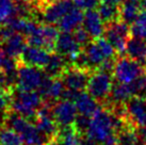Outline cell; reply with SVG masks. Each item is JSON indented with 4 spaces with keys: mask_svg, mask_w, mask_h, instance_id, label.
I'll list each match as a JSON object with an SVG mask.
<instances>
[{
    "mask_svg": "<svg viewBox=\"0 0 146 145\" xmlns=\"http://www.w3.org/2000/svg\"><path fill=\"white\" fill-rule=\"evenodd\" d=\"M74 8V2L72 0H60L57 2L45 4L38 9L42 23L50 25L58 24L61 18L67 12Z\"/></svg>",
    "mask_w": 146,
    "mask_h": 145,
    "instance_id": "10",
    "label": "cell"
},
{
    "mask_svg": "<svg viewBox=\"0 0 146 145\" xmlns=\"http://www.w3.org/2000/svg\"><path fill=\"white\" fill-rule=\"evenodd\" d=\"M130 25L117 19L115 21L106 24L105 37L114 47L118 56H123L126 51L127 42L130 39Z\"/></svg>",
    "mask_w": 146,
    "mask_h": 145,
    "instance_id": "7",
    "label": "cell"
},
{
    "mask_svg": "<svg viewBox=\"0 0 146 145\" xmlns=\"http://www.w3.org/2000/svg\"><path fill=\"white\" fill-rule=\"evenodd\" d=\"M141 10H142L141 3H139L137 1H132V0L124 1L119 5V19L127 23L128 25H131L137 19Z\"/></svg>",
    "mask_w": 146,
    "mask_h": 145,
    "instance_id": "22",
    "label": "cell"
},
{
    "mask_svg": "<svg viewBox=\"0 0 146 145\" xmlns=\"http://www.w3.org/2000/svg\"><path fill=\"white\" fill-rule=\"evenodd\" d=\"M82 134L74 125L60 127L57 137L51 140L53 145H79Z\"/></svg>",
    "mask_w": 146,
    "mask_h": 145,
    "instance_id": "18",
    "label": "cell"
},
{
    "mask_svg": "<svg viewBox=\"0 0 146 145\" xmlns=\"http://www.w3.org/2000/svg\"><path fill=\"white\" fill-rule=\"evenodd\" d=\"M100 2L112 4V5H121L124 2V0H100Z\"/></svg>",
    "mask_w": 146,
    "mask_h": 145,
    "instance_id": "34",
    "label": "cell"
},
{
    "mask_svg": "<svg viewBox=\"0 0 146 145\" xmlns=\"http://www.w3.org/2000/svg\"><path fill=\"white\" fill-rule=\"evenodd\" d=\"M82 49L83 47L76 41L73 33L65 31L59 34L54 45V53L65 57L69 63H74V61L81 53Z\"/></svg>",
    "mask_w": 146,
    "mask_h": 145,
    "instance_id": "11",
    "label": "cell"
},
{
    "mask_svg": "<svg viewBox=\"0 0 146 145\" xmlns=\"http://www.w3.org/2000/svg\"><path fill=\"white\" fill-rule=\"evenodd\" d=\"M10 109H0V127L5 125Z\"/></svg>",
    "mask_w": 146,
    "mask_h": 145,
    "instance_id": "32",
    "label": "cell"
},
{
    "mask_svg": "<svg viewBox=\"0 0 146 145\" xmlns=\"http://www.w3.org/2000/svg\"><path fill=\"white\" fill-rule=\"evenodd\" d=\"M13 90L0 86V109H10Z\"/></svg>",
    "mask_w": 146,
    "mask_h": 145,
    "instance_id": "31",
    "label": "cell"
},
{
    "mask_svg": "<svg viewBox=\"0 0 146 145\" xmlns=\"http://www.w3.org/2000/svg\"><path fill=\"white\" fill-rule=\"evenodd\" d=\"M46 77L44 69L23 63L18 61L17 66V90L21 91H35L38 90Z\"/></svg>",
    "mask_w": 146,
    "mask_h": 145,
    "instance_id": "5",
    "label": "cell"
},
{
    "mask_svg": "<svg viewBox=\"0 0 146 145\" xmlns=\"http://www.w3.org/2000/svg\"><path fill=\"white\" fill-rule=\"evenodd\" d=\"M141 7H142V9H144V10H146V0H141Z\"/></svg>",
    "mask_w": 146,
    "mask_h": 145,
    "instance_id": "37",
    "label": "cell"
},
{
    "mask_svg": "<svg viewBox=\"0 0 146 145\" xmlns=\"http://www.w3.org/2000/svg\"><path fill=\"white\" fill-rule=\"evenodd\" d=\"M1 43H2V49L5 51V53L14 59H19L24 49L28 45L26 35H24L21 32H16V31H14L11 35L8 36Z\"/></svg>",
    "mask_w": 146,
    "mask_h": 145,
    "instance_id": "16",
    "label": "cell"
},
{
    "mask_svg": "<svg viewBox=\"0 0 146 145\" xmlns=\"http://www.w3.org/2000/svg\"><path fill=\"white\" fill-rule=\"evenodd\" d=\"M74 102L77 107L79 114H83V115L91 117L93 116L98 111V109L102 107L100 105H98V101L96 99H94L89 93L83 92V91L80 92V94L78 95V97Z\"/></svg>",
    "mask_w": 146,
    "mask_h": 145,
    "instance_id": "20",
    "label": "cell"
},
{
    "mask_svg": "<svg viewBox=\"0 0 146 145\" xmlns=\"http://www.w3.org/2000/svg\"><path fill=\"white\" fill-rule=\"evenodd\" d=\"M130 33L131 36L146 40V10H141L137 19L130 25Z\"/></svg>",
    "mask_w": 146,
    "mask_h": 145,
    "instance_id": "27",
    "label": "cell"
},
{
    "mask_svg": "<svg viewBox=\"0 0 146 145\" xmlns=\"http://www.w3.org/2000/svg\"><path fill=\"white\" fill-rule=\"evenodd\" d=\"M144 145H146V142H145V143H144Z\"/></svg>",
    "mask_w": 146,
    "mask_h": 145,
    "instance_id": "39",
    "label": "cell"
},
{
    "mask_svg": "<svg viewBox=\"0 0 146 145\" xmlns=\"http://www.w3.org/2000/svg\"><path fill=\"white\" fill-rule=\"evenodd\" d=\"M57 1H60V0H42V5H45V4H48V3H52V2H57ZM40 7V8H41Z\"/></svg>",
    "mask_w": 146,
    "mask_h": 145,
    "instance_id": "36",
    "label": "cell"
},
{
    "mask_svg": "<svg viewBox=\"0 0 146 145\" xmlns=\"http://www.w3.org/2000/svg\"><path fill=\"white\" fill-rule=\"evenodd\" d=\"M126 122L135 129L146 125V97L134 95L126 101Z\"/></svg>",
    "mask_w": 146,
    "mask_h": 145,
    "instance_id": "8",
    "label": "cell"
},
{
    "mask_svg": "<svg viewBox=\"0 0 146 145\" xmlns=\"http://www.w3.org/2000/svg\"><path fill=\"white\" fill-rule=\"evenodd\" d=\"M0 86L7 88V86H5V76H4V74L2 72H0ZM7 89H8V88H7Z\"/></svg>",
    "mask_w": 146,
    "mask_h": 145,
    "instance_id": "35",
    "label": "cell"
},
{
    "mask_svg": "<svg viewBox=\"0 0 146 145\" xmlns=\"http://www.w3.org/2000/svg\"><path fill=\"white\" fill-rule=\"evenodd\" d=\"M43 105V97L36 91H21L13 89L10 110L28 120H35L36 111Z\"/></svg>",
    "mask_w": 146,
    "mask_h": 145,
    "instance_id": "2",
    "label": "cell"
},
{
    "mask_svg": "<svg viewBox=\"0 0 146 145\" xmlns=\"http://www.w3.org/2000/svg\"><path fill=\"white\" fill-rule=\"evenodd\" d=\"M98 13L102 19L104 20V23L109 24L119 19V5H112V4L100 2L98 7Z\"/></svg>",
    "mask_w": 146,
    "mask_h": 145,
    "instance_id": "26",
    "label": "cell"
},
{
    "mask_svg": "<svg viewBox=\"0 0 146 145\" xmlns=\"http://www.w3.org/2000/svg\"><path fill=\"white\" fill-rule=\"evenodd\" d=\"M59 34V29L53 25L38 23L32 32L26 36L27 44L36 47H43L49 51H54V45Z\"/></svg>",
    "mask_w": 146,
    "mask_h": 145,
    "instance_id": "6",
    "label": "cell"
},
{
    "mask_svg": "<svg viewBox=\"0 0 146 145\" xmlns=\"http://www.w3.org/2000/svg\"><path fill=\"white\" fill-rule=\"evenodd\" d=\"M138 132H139V136H140L141 141H143L145 143L146 142V125L141 127L140 129H138Z\"/></svg>",
    "mask_w": 146,
    "mask_h": 145,
    "instance_id": "33",
    "label": "cell"
},
{
    "mask_svg": "<svg viewBox=\"0 0 146 145\" xmlns=\"http://www.w3.org/2000/svg\"><path fill=\"white\" fill-rule=\"evenodd\" d=\"M83 27L89 32L93 40L99 39L105 34L106 24L96 10L85 11L84 18H83Z\"/></svg>",
    "mask_w": 146,
    "mask_h": 145,
    "instance_id": "15",
    "label": "cell"
},
{
    "mask_svg": "<svg viewBox=\"0 0 146 145\" xmlns=\"http://www.w3.org/2000/svg\"><path fill=\"white\" fill-rule=\"evenodd\" d=\"M51 53L52 51H49V50H47L46 48H43V47L27 45L23 53L19 57L18 61L44 69L45 66L48 64L49 60H50Z\"/></svg>",
    "mask_w": 146,
    "mask_h": 145,
    "instance_id": "13",
    "label": "cell"
},
{
    "mask_svg": "<svg viewBox=\"0 0 146 145\" xmlns=\"http://www.w3.org/2000/svg\"><path fill=\"white\" fill-rule=\"evenodd\" d=\"M90 123H91V116L79 114V115H77L73 125L75 126V128L77 129L82 136H85V133H86L88 129H89Z\"/></svg>",
    "mask_w": 146,
    "mask_h": 145,
    "instance_id": "29",
    "label": "cell"
},
{
    "mask_svg": "<svg viewBox=\"0 0 146 145\" xmlns=\"http://www.w3.org/2000/svg\"><path fill=\"white\" fill-rule=\"evenodd\" d=\"M0 145H25L21 136L12 129L3 125L0 127Z\"/></svg>",
    "mask_w": 146,
    "mask_h": 145,
    "instance_id": "24",
    "label": "cell"
},
{
    "mask_svg": "<svg viewBox=\"0 0 146 145\" xmlns=\"http://www.w3.org/2000/svg\"><path fill=\"white\" fill-rule=\"evenodd\" d=\"M112 76V74L100 69H95L90 76L86 85V92L94 99H96L100 106L105 105L111 94V90L113 86Z\"/></svg>",
    "mask_w": 146,
    "mask_h": 145,
    "instance_id": "3",
    "label": "cell"
},
{
    "mask_svg": "<svg viewBox=\"0 0 146 145\" xmlns=\"http://www.w3.org/2000/svg\"><path fill=\"white\" fill-rule=\"evenodd\" d=\"M5 125L14 129L21 136L25 145H48L50 142L43 133L38 131L36 126L33 125L30 120L11 110L9 112Z\"/></svg>",
    "mask_w": 146,
    "mask_h": 145,
    "instance_id": "1",
    "label": "cell"
},
{
    "mask_svg": "<svg viewBox=\"0 0 146 145\" xmlns=\"http://www.w3.org/2000/svg\"><path fill=\"white\" fill-rule=\"evenodd\" d=\"M126 55L146 66V40L130 36L126 46Z\"/></svg>",
    "mask_w": 146,
    "mask_h": 145,
    "instance_id": "17",
    "label": "cell"
},
{
    "mask_svg": "<svg viewBox=\"0 0 146 145\" xmlns=\"http://www.w3.org/2000/svg\"><path fill=\"white\" fill-rule=\"evenodd\" d=\"M112 75L117 82L130 83L139 77L146 75V66L128 56H118Z\"/></svg>",
    "mask_w": 146,
    "mask_h": 145,
    "instance_id": "4",
    "label": "cell"
},
{
    "mask_svg": "<svg viewBox=\"0 0 146 145\" xmlns=\"http://www.w3.org/2000/svg\"><path fill=\"white\" fill-rule=\"evenodd\" d=\"M132 1H137V2H141V0H132Z\"/></svg>",
    "mask_w": 146,
    "mask_h": 145,
    "instance_id": "38",
    "label": "cell"
},
{
    "mask_svg": "<svg viewBox=\"0 0 146 145\" xmlns=\"http://www.w3.org/2000/svg\"><path fill=\"white\" fill-rule=\"evenodd\" d=\"M73 35L75 36V39L79 44L81 45L82 47H85L86 45L89 44L91 41H93V39L91 37L89 32L85 30L84 27H78L77 29H75L73 31Z\"/></svg>",
    "mask_w": 146,
    "mask_h": 145,
    "instance_id": "28",
    "label": "cell"
},
{
    "mask_svg": "<svg viewBox=\"0 0 146 145\" xmlns=\"http://www.w3.org/2000/svg\"><path fill=\"white\" fill-rule=\"evenodd\" d=\"M94 71L84 69L76 64H69L62 72L60 78L62 79L66 89L83 91L86 89L90 76Z\"/></svg>",
    "mask_w": 146,
    "mask_h": 145,
    "instance_id": "9",
    "label": "cell"
},
{
    "mask_svg": "<svg viewBox=\"0 0 146 145\" xmlns=\"http://www.w3.org/2000/svg\"><path fill=\"white\" fill-rule=\"evenodd\" d=\"M69 64L72 63H69V61L65 57L52 51L48 64L45 66L44 72L49 77H60Z\"/></svg>",
    "mask_w": 146,
    "mask_h": 145,
    "instance_id": "21",
    "label": "cell"
},
{
    "mask_svg": "<svg viewBox=\"0 0 146 145\" xmlns=\"http://www.w3.org/2000/svg\"><path fill=\"white\" fill-rule=\"evenodd\" d=\"M18 13L17 0H0V24H5Z\"/></svg>",
    "mask_w": 146,
    "mask_h": 145,
    "instance_id": "23",
    "label": "cell"
},
{
    "mask_svg": "<svg viewBox=\"0 0 146 145\" xmlns=\"http://www.w3.org/2000/svg\"><path fill=\"white\" fill-rule=\"evenodd\" d=\"M140 140L138 129L131 126H126L118 132V145H139Z\"/></svg>",
    "mask_w": 146,
    "mask_h": 145,
    "instance_id": "25",
    "label": "cell"
},
{
    "mask_svg": "<svg viewBox=\"0 0 146 145\" xmlns=\"http://www.w3.org/2000/svg\"><path fill=\"white\" fill-rule=\"evenodd\" d=\"M74 5L82 11L96 10L100 4V0H73Z\"/></svg>",
    "mask_w": 146,
    "mask_h": 145,
    "instance_id": "30",
    "label": "cell"
},
{
    "mask_svg": "<svg viewBox=\"0 0 146 145\" xmlns=\"http://www.w3.org/2000/svg\"><path fill=\"white\" fill-rule=\"evenodd\" d=\"M65 85L60 77H49L46 75L42 84L38 88V93L47 102H52L62 98Z\"/></svg>",
    "mask_w": 146,
    "mask_h": 145,
    "instance_id": "14",
    "label": "cell"
},
{
    "mask_svg": "<svg viewBox=\"0 0 146 145\" xmlns=\"http://www.w3.org/2000/svg\"><path fill=\"white\" fill-rule=\"evenodd\" d=\"M84 14L82 13V10L78 8H73L69 12H67L61 20L58 23L59 29L65 32H73L75 29L80 27L83 24Z\"/></svg>",
    "mask_w": 146,
    "mask_h": 145,
    "instance_id": "19",
    "label": "cell"
},
{
    "mask_svg": "<svg viewBox=\"0 0 146 145\" xmlns=\"http://www.w3.org/2000/svg\"><path fill=\"white\" fill-rule=\"evenodd\" d=\"M52 113L59 127H64L73 125L77 117L78 110L74 101L62 99L52 105Z\"/></svg>",
    "mask_w": 146,
    "mask_h": 145,
    "instance_id": "12",
    "label": "cell"
}]
</instances>
